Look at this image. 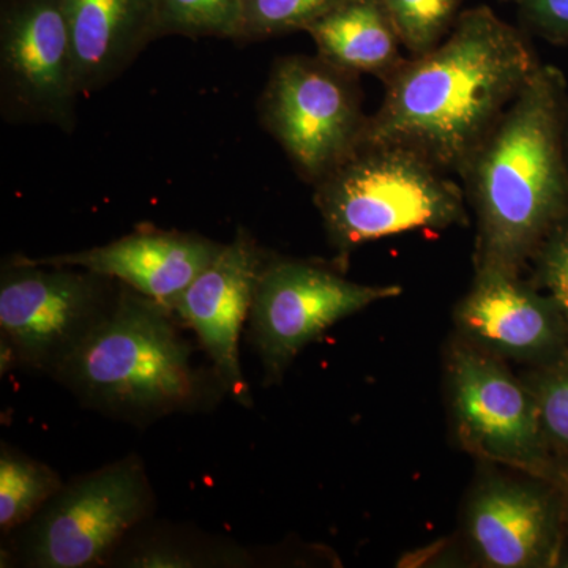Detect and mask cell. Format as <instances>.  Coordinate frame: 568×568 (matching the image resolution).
<instances>
[{"label": "cell", "mask_w": 568, "mask_h": 568, "mask_svg": "<svg viewBox=\"0 0 568 568\" xmlns=\"http://www.w3.org/2000/svg\"><path fill=\"white\" fill-rule=\"evenodd\" d=\"M540 65L525 31L495 10L462 11L446 39L386 82L364 142L403 145L462 175Z\"/></svg>", "instance_id": "1"}, {"label": "cell", "mask_w": 568, "mask_h": 568, "mask_svg": "<svg viewBox=\"0 0 568 568\" xmlns=\"http://www.w3.org/2000/svg\"><path fill=\"white\" fill-rule=\"evenodd\" d=\"M566 80L538 67L459 178L476 213V271L521 275L568 215Z\"/></svg>", "instance_id": "2"}, {"label": "cell", "mask_w": 568, "mask_h": 568, "mask_svg": "<svg viewBox=\"0 0 568 568\" xmlns=\"http://www.w3.org/2000/svg\"><path fill=\"white\" fill-rule=\"evenodd\" d=\"M185 331L170 306L121 283L111 315L52 379L85 409L140 428L212 413L230 390L211 362L194 361Z\"/></svg>", "instance_id": "3"}, {"label": "cell", "mask_w": 568, "mask_h": 568, "mask_svg": "<svg viewBox=\"0 0 568 568\" xmlns=\"http://www.w3.org/2000/svg\"><path fill=\"white\" fill-rule=\"evenodd\" d=\"M313 186L325 234L343 264L368 242L469 224L465 189L403 145L362 142Z\"/></svg>", "instance_id": "4"}, {"label": "cell", "mask_w": 568, "mask_h": 568, "mask_svg": "<svg viewBox=\"0 0 568 568\" xmlns=\"http://www.w3.org/2000/svg\"><path fill=\"white\" fill-rule=\"evenodd\" d=\"M155 510L144 462L130 454L63 485L36 518L3 538L2 560L29 568L111 566L126 538Z\"/></svg>", "instance_id": "5"}, {"label": "cell", "mask_w": 568, "mask_h": 568, "mask_svg": "<svg viewBox=\"0 0 568 568\" xmlns=\"http://www.w3.org/2000/svg\"><path fill=\"white\" fill-rule=\"evenodd\" d=\"M121 282L13 254L0 268V366L51 377L114 310Z\"/></svg>", "instance_id": "6"}, {"label": "cell", "mask_w": 568, "mask_h": 568, "mask_svg": "<svg viewBox=\"0 0 568 568\" xmlns=\"http://www.w3.org/2000/svg\"><path fill=\"white\" fill-rule=\"evenodd\" d=\"M357 78L320 55H290L272 65L257 103L260 121L312 185L365 140L369 115Z\"/></svg>", "instance_id": "7"}, {"label": "cell", "mask_w": 568, "mask_h": 568, "mask_svg": "<svg viewBox=\"0 0 568 568\" xmlns=\"http://www.w3.org/2000/svg\"><path fill=\"white\" fill-rule=\"evenodd\" d=\"M446 390L452 428L466 452L528 476L547 473L536 396L506 362L457 336L447 347Z\"/></svg>", "instance_id": "8"}, {"label": "cell", "mask_w": 568, "mask_h": 568, "mask_svg": "<svg viewBox=\"0 0 568 568\" xmlns=\"http://www.w3.org/2000/svg\"><path fill=\"white\" fill-rule=\"evenodd\" d=\"M402 293L396 284L355 283L323 264L272 253L248 317L250 342L263 366L264 386L282 383L301 351L332 325Z\"/></svg>", "instance_id": "9"}, {"label": "cell", "mask_w": 568, "mask_h": 568, "mask_svg": "<svg viewBox=\"0 0 568 568\" xmlns=\"http://www.w3.org/2000/svg\"><path fill=\"white\" fill-rule=\"evenodd\" d=\"M63 0H0V111L73 132L80 97Z\"/></svg>", "instance_id": "10"}, {"label": "cell", "mask_w": 568, "mask_h": 568, "mask_svg": "<svg viewBox=\"0 0 568 568\" xmlns=\"http://www.w3.org/2000/svg\"><path fill=\"white\" fill-rule=\"evenodd\" d=\"M272 252L257 244L250 231L239 227L230 244L175 301L173 310L196 335L213 368L239 405L253 406L242 373L239 339L252 312L254 293Z\"/></svg>", "instance_id": "11"}, {"label": "cell", "mask_w": 568, "mask_h": 568, "mask_svg": "<svg viewBox=\"0 0 568 568\" xmlns=\"http://www.w3.org/2000/svg\"><path fill=\"white\" fill-rule=\"evenodd\" d=\"M454 317L458 336L500 361L551 364L564 354L566 321L521 275L476 271Z\"/></svg>", "instance_id": "12"}, {"label": "cell", "mask_w": 568, "mask_h": 568, "mask_svg": "<svg viewBox=\"0 0 568 568\" xmlns=\"http://www.w3.org/2000/svg\"><path fill=\"white\" fill-rule=\"evenodd\" d=\"M556 532L551 499L537 484L517 476V470H487L467 496L463 534L481 566H541L555 548Z\"/></svg>", "instance_id": "13"}, {"label": "cell", "mask_w": 568, "mask_h": 568, "mask_svg": "<svg viewBox=\"0 0 568 568\" xmlns=\"http://www.w3.org/2000/svg\"><path fill=\"white\" fill-rule=\"evenodd\" d=\"M223 246L201 234L142 227L110 244L31 260L110 276L173 310L183 291L215 261Z\"/></svg>", "instance_id": "14"}, {"label": "cell", "mask_w": 568, "mask_h": 568, "mask_svg": "<svg viewBox=\"0 0 568 568\" xmlns=\"http://www.w3.org/2000/svg\"><path fill=\"white\" fill-rule=\"evenodd\" d=\"M81 95L118 80L159 40L156 0H63Z\"/></svg>", "instance_id": "15"}, {"label": "cell", "mask_w": 568, "mask_h": 568, "mask_svg": "<svg viewBox=\"0 0 568 568\" xmlns=\"http://www.w3.org/2000/svg\"><path fill=\"white\" fill-rule=\"evenodd\" d=\"M305 32L317 55L354 74H373L386 84L407 61L383 0H349Z\"/></svg>", "instance_id": "16"}, {"label": "cell", "mask_w": 568, "mask_h": 568, "mask_svg": "<svg viewBox=\"0 0 568 568\" xmlns=\"http://www.w3.org/2000/svg\"><path fill=\"white\" fill-rule=\"evenodd\" d=\"M152 521V519H151ZM140 526L119 549L111 566L118 567H248L256 559L234 541L185 534L173 526Z\"/></svg>", "instance_id": "17"}, {"label": "cell", "mask_w": 568, "mask_h": 568, "mask_svg": "<svg viewBox=\"0 0 568 568\" xmlns=\"http://www.w3.org/2000/svg\"><path fill=\"white\" fill-rule=\"evenodd\" d=\"M63 480L51 466L29 457L3 440L0 444V534L17 532L61 491Z\"/></svg>", "instance_id": "18"}, {"label": "cell", "mask_w": 568, "mask_h": 568, "mask_svg": "<svg viewBox=\"0 0 568 568\" xmlns=\"http://www.w3.org/2000/svg\"><path fill=\"white\" fill-rule=\"evenodd\" d=\"M244 0H156L159 39L170 36L189 39L237 40Z\"/></svg>", "instance_id": "19"}, {"label": "cell", "mask_w": 568, "mask_h": 568, "mask_svg": "<svg viewBox=\"0 0 568 568\" xmlns=\"http://www.w3.org/2000/svg\"><path fill=\"white\" fill-rule=\"evenodd\" d=\"M346 2L349 0H244L241 31L235 43H253L306 31Z\"/></svg>", "instance_id": "20"}, {"label": "cell", "mask_w": 568, "mask_h": 568, "mask_svg": "<svg viewBox=\"0 0 568 568\" xmlns=\"http://www.w3.org/2000/svg\"><path fill=\"white\" fill-rule=\"evenodd\" d=\"M403 47L413 58L436 48L458 21L462 0H383Z\"/></svg>", "instance_id": "21"}, {"label": "cell", "mask_w": 568, "mask_h": 568, "mask_svg": "<svg viewBox=\"0 0 568 568\" xmlns=\"http://www.w3.org/2000/svg\"><path fill=\"white\" fill-rule=\"evenodd\" d=\"M526 384L536 396L548 447L568 452V353Z\"/></svg>", "instance_id": "22"}, {"label": "cell", "mask_w": 568, "mask_h": 568, "mask_svg": "<svg viewBox=\"0 0 568 568\" xmlns=\"http://www.w3.org/2000/svg\"><path fill=\"white\" fill-rule=\"evenodd\" d=\"M532 261L537 284L547 291L568 325V215L551 231Z\"/></svg>", "instance_id": "23"}, {"label": "cell", "mask_w": 568, "mask_h": 568, "mask_svg": "<svg viewBox=\"0 0 568 568\" xmlns=\"http://www.w3.org/2000/svg\"><path fill=\"white\" fill-rule=\"evenodd\" d=\"M525 29L551 43L568 44V0H519Z\"/></svg>", "instance_id": "24"}, {"label": "cell", "mask_w": 568, "mask_h": 568, "mask_svg": "<svg viewBox=\"0 0 568 568\" xmlns=\"http://www.w3.org/2000/svg\"><path fill=\"white\" fill-rule=\"evenodd\" d=\"M566 148H567V162H568V111H567V123H566Z\"/></svg>", "instance_id": "25"}, {"label": "cell", "mask_w": 568, "mask_h": 568, "mask_svg": "<svg viewBox=\"0 0 568 568\" xmlns=\"http://www.w3.org/2000/svg\"><path fill=\"white\" fill-rule=\"evenodd\" d=\"M503 2H511V3H515V6H517L519 0H503Z\"/></svg>", "instance_id": "26"}]
</instances>
